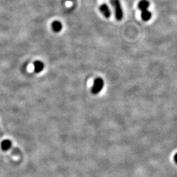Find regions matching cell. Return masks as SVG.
I'll list each match as a JSON object with an SVG mask.
<instances>
[{
    "mask_svg": "<svg viewBox=\"0 0 177 177\" xmlns=\"http://www.w3.org/2000/svg\"><path fill=\"white\" fill-rule=\"evenodd\" d=\"M44 69V64L41 60H35L34 62V70L36 74L41 72Z\"/></svg>",
    "mask_w": 177,
    "mask_h": 177,
    "instance_id": "cell-5",
    "label": "cell"
},
{
    "mask_svg": "<svg viewBox=\"0 0 177 177\" xmlns=\"http://www.w3.org/2000/svg\"><path fill=\"white\" fill-rule=\"evenodd\" d=\"M100 11L102 13V15H103L105 18H109L111 16V11H110L109 7L106 4H103L101 5Z\"/></svg>",
    "mask_w": 177,
    "mask_h": 177,
    "instance_id": "cell-3",
    "label": "cell"
},
{
    "mask_svg": "<svg viewBox=\"0 0 177 177\" xmlns=\"http://www.w3.org/2000/svg\"><path fill=\"white\" fill-rule=\"evenodd\" d=\"M110 2H111L112 6L114 9L116 20L118 21H121L123 18V11L120 0H110Z\"/></svg>",
    "mask_w": 177,
    "mask_h": 177,
    "instance_id": "cell-1",
    "label": "cell"
},
{
    "mask_svg": "<svg viewBox=\"0 0 177 177\" xmlns=\"http://www.w3.org/2000/svg\"><path fill=\"white\" fill-rule=\"evenodd\" d=\"M51 28L52 31L55 33H59L61 31L62 29V24L61 22L59 21H55L52 23Z\"/></svg>",
    "mask_w": 177,
    "mask_h": 177,
    "instance_id": "cell-4",
    "label": "cell"
},
{
    "mask_svg": "<svg viewBox=\"0 0 177 177\" xmlns=\"http://www.w3.org/2000/svg\"><path fill=\"white\" fill-rule=\"evenodd\" d=\"M12 142L9 139H5L3 140L1 143V148L4 151H7L11 148Z\"/></svg>",
    "mask_w": 177,
    "mask_h": 177,
    "instance_id": "cell-7",
    "label": "cell"
},
{
    "mask_svg": "<svg viewBox=\"0 0 177 177\" xmlns=\"http://www.w3.org/2000/svg\"><path fill=\"white\" fill-rule=\"evenodd\" d=\"M174 160H175L176 164H177V153L175 155V156H174Z\"/></svg>",
    "mask_w": 177,
    "mask_h": 177,
    "instance_id": "cell-9",
    "label": "cell"
},
{
    "mask_svg": "<svg viewBox=\"0 0 177 177\" xmlns=\"http://www.w3.org/2000/svg\"><path fill=\"white\" fill-rule=\"evenodd\" d=\"M152 16V13L148 10L143 11H142V13H141V18L144 21H148L149 20H150Z\"/></svg>",
    "mask_w": 177,
    "mask_h": 177,
    "instance_id": "cell-8",
    "label": "cell"
},
{
    "mask_svg": "<svg viewBox=\"0 0 177 177\" xmlns=\"http://www.w3.org/2000/svg\"><path fill=\"white\" fill-rule=\"evenodd\" d=\"M104 85V81L101 77H97L93 82V86L91 87V93L93 95H98L102 90Z\"/></svg>",
    "mask_w": 177,
    "mask_h": 177,
    "instance_id": "cell-2",
    "label": "cell"
},
{
    "mask_svg": "<svg viewBox=\"0 0 177 177\" xmlns=\"http://www.w3.org/2000/svg\"><path fill=\"white\" fill-rule=\"evenodd\" d=\"M150 5V2L147 1V0H141L138 4V8L141 11H143L148 10Z\"/></svg>",
    "mask_w": 177,
    "mask_h": 177,
    "instance_id": "cell-6",
    "label": "cell"
}]
</instances>
